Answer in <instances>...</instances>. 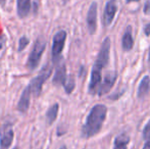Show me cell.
<instances>
[{
  "label": "cell",
  "instance_id": "ffe728a7",
  "mask_svg": "<svg viewBox=\"0 0 150 149\" xmlns=\"http://www.w3.org/2000/svg\"><path fill=\"white\" fill-rule=\"evenodd\" d=\"M143 139L145 141H150V119L147 121L144 129H143Z\"/></svg>",
  "mask_w": 150,
  "mask_h": 149
},
{
  "label": "cell",
  "instance_id": "8992f818",
  "mask_svg": "<svg viewBox=\"0 0 150 149\" xmlns=\"http://www.w3.org/2000/svg\"><path fill=\"white\" fill-rule=\"evenodd\" d=\"M117 11V0H108L105 4L104 11H103V26L108 27L111 25L115 13Z\"/></svg>",
  "mask_w": 150,
  "mask_h": 149
},
{
  "label": "cell",
  "instance_id": "e0dca14e",
  "mask_svg": "<svg viewBox=\"0 0 150 149\" xmlns=\"http://www.w3.org/2000/svg\"><path fill=\"white\" fill-rule=\"evenodd\" d=\"M58 109H59V105L58 103H54L48 108V110L46 112V121H47L48 125H52L54 121L57 119L58 114Z\"/></svg>",
  "mask_w": 150,
  "mask_h": 149
},
{
  "label": "cell",
  "instance_id": "3957f363",
  "mask_svg": "<svg viewBox=\"0 0 150 149\" xmlns=\"http://www.w3.org/2000/svg\"><path fill=\"white\" fill-rule=\"evenodd\" d=\"M46 48V41L43 38H38L35 41V44L33 45L30 54H29L28 61H27V66L29 70L34 71L38 68L39 62L42 58L44 51Z\"/></svg>",
  "mask_w": 150,
  "mask_h": 149
},
{
  "label": "cell",
  "instance_id": "2e32d148",
  "mask_svg": "<svg viewBox=\"0 0 150 149\" xmlns=\"http://www.w3.org/2000/svg\"><path fill=\"white\" fill-rule=\"evenodd\" d=\"M130 143V137L127 134L122 133L115 138L113 149H127Z\"/></svg>",
  "mask_w": 150,
  "mask_h": 149
},
{
  "label": "cell",
  "instance_id": "4316f807",
  "mask_svg": "<svg viewBox=\"0 0 150 149\" xmlns=\"http://www.w3.org/2000/svg\"><path fill=\"white\" fill-rule=\"evenodd\" d=\"M59 149H67V147H65V146L63 145V146H61V147H60Z\"/></svg>",
  "mask_w": 150,
  "mask_h": 149
},
{
  "label": "cell",
  "instance_id": "ac0fdd59",
  "mask_svg": "<svg viewBox=\"0 0 150 149\" xmlns=\"http://www.w3.org/2000/svg\"><path fill=\"white\" fill-rule=\"evenodd\" d=\"M63 87H64V90L67 94H71V92L74 91V89H75V87H76V82L73 76H69V77L67 78V82H65V84L63 85Z\"/></svg>",
  "mask_w": 150,
  "mask_h": 149
},
{
  "label": "cell",
  "instance_id": "7402d4cb",
  "mask_svg": "<svg viewBox=\"0 0 150 149\" xmlns=\"http://www.w3.org/2000/svg\"><path fill=\"white\" fill-rule=\"evenodd\" d=\"M144 33L146 36H149L150 35V24H147L146 26L144 27Z\"/></svg>",
  "mask_w": 150,
  "mask_h": 149
},
{
  "label": "cell",
  "instance_id": "5bb4252c",
  "mask_svg": "<svg viewBox=\"0 0 150 149\" xmlns=\"http://www.w3.org/2000/svg\"><path fill=\"white\" fill-rule=\"evenodd\" d=\"M31 8V0H16V11L21 18H27L30 13Z\"/></svg>",
  "mask_w": 150,
  "mask_h": 149
},
{
  "label": "cell",
  "instance_id": "4fadbf2b",
  "mask_svg": "<svg viewBox=\"0 0 150 149\" xmlns=\"http://www.w3.org/2000/svg\"><path fill=\"white\" fill-rule=\"evenodd\" d=\"M67 80V68H65V64L63 62H61L59 66H57L55 71V74L54 77L52 79V83L54 85H64L65 82Z\"/></svg>",
  "mask_w": 150,
  "mask_h": 149
},
{
  "label": "cell",
  "instance_id": "6da1fadb",
  "mask_svg": "<svg viewBox=\"0 0 150 149\" xmlns=\"http://www.w3.org/2000/svg\"><path fill=\"white\" fill-rule=\"evenodd\" d=\"M106 113L107 107L104 104H96L93 106L82 128V137L89 139L97 135L102 129V125L106 119Z\"/></svg>",
  "mask_w": 150,
  "mask_h": 149
},
{
  "label": "cell",
  "instance_id": "d4e9b609",
  "mask_svg": "<svg viewBox=\"0 0 150 149\" xmlns=\"http://www.w3.org/2000/svg\"><path fill=\"white\" fill-rule=\"evenodd\" d=\"M140 0H126V3H131V2H138Z\"/></svg>",
  "mask_w": 150,
  "mask_h": 149
},
{
  "label": "cell",
  "instance_id": "7a4b0ae2",
  "mask_svg": "<svg viewBox=\"0 0 150 149\" xmlns=\"http://www.w3.org/2000/svg\"><path fill=\"white\" fill-rule=\"evenodd\" d=\"M51 74H52V68L49 64H47V66H45L42 68L39 74L31 80V82L27 86V88L31 92L32 96H34V97L40 96L42 88H43V84L49 79Z\"/></svg>",
  "mask_w": 150,
  "mask_h": 149
},
{
  "label": "cell",
  "instance_id": "30bf717a",
  "mask_svg": "<svg viewBox=\"0 0 150 149\" xmlns=\"http://www.w3.org/2000/svg\"><path fill=\"white\" fill-rule=\"evenodd\" d=\"M14 138V132L11 126L5 125L0 133V149H8L11 146Z\"/></svg>",
  "mask_w": 150,
  "mask_h": 149
},
{
  "label": "cell",
  "instance_id": "277c9868",
  "mask_svg": "<svg viewBox=\"0 0 150 149\" xmlns=\"http://www.w3.org/2000/svg\"><path fill=\"white\" fill-rule=\"evenodd\" d=\"M65 40H67V32L63 30L58 31L55 35L53 36L52 40V58L53 61H57V59L60 57V54L64 47Z\"/></svg>",
  "mask_w": 150,
  "mask_h": 149
},
{
  "label": "cell",
  "instance_id": "5b68a950",
  "mask_svg": "<svg viewBox=\"0 0 150 149\" xmlns=\"http://www.w3.org/2000/svg\"><path fill=\"white\" fill-rule=\"evenodd\" d=\"M109 52H110V38L106 37L101 44V48L99 50L94 66L100 68H105L109 60Z\"/></svg>",
  "mask_w": 150,
  "mask_h": 149
},
{
  "label": "cell",
  "instance_id": "44dd1931",
  "mask_svg": "<svg viewBox=\"0 0 150 149\" xmlns=\"http://www.w3.org/2000/svg\"><path fill=\"white\" fill-rule=\"evenodd\" d=\"M143 11H144L145 14H150V0H147V1L145 2Z\"/></svg>",
  "mask_w": 150,
  "mask_h": 149
},
{
  "label": "cell",
  "instance_id": "9a60e30c",
  "mask_svg": "<svg viewBox=\"0 0 150 149\" xmlns=\"http://www.w3.org/2000/svg\"><path fill=\"white\" fill-rule=\"evenodd\" d=\"M150 89V77L149 76H144L143 79L141 80L140 85L138 87V91H137V96L138 98H144L145 96L148 94Z\"/></svg>",
  "mask_w": 150,
  "mask_h": 149
},
{
  "label": "cell",
  "instance_id": "7c38bea8",
  "mask_svg": "<svg viewBox=\"0 0 150 149\" xmlns=\"http://www.w3.org/2000/svg\"><path fill=\"white\" fill-rule=\"evenodd\" d=\"M122 46L124 51L129 52L133 49L134 47V39H133L132 35V27L128 26L127 29L125 30V33L122 38Z\"/></svg>",
  "mask_w": 150,
  "mask_h": 149
},
{
  "label": "cell",
  "instance_id": "484cf974",
  "mask_svg": "<svg viewBox=\"0 0 150 149\" xmlns=\"http://www.w3.org/2000/svg\"><path fill=\"white\" fill-rule=\"evenodd\" d=\"M148 62L150 64V46H149V50H148Z\"/></svg>",
  "mask_w": 150,
  "mask_h": 149
},
{
  "label": "cell",
  "instance_id": "83f0119b",
  "mask_svg": "<svg viewBox=\"0 0 150 149\" xmlns=\"http://www.w3.org/2000/svg\"><path fill=\"white\" fill-rule=\"evenodd\" d=\"M4 1H5V0H0V2H2V3H3Z\"/></svg>",
  "mask_w": 150,
  "mask_h": 149
},
{
  "label": "cell",
  "instance_id": "ba28073f",
  "mask_svg": "<svg viewBox=\"0 0 150 149\" xmlns=\"http://www.w3.org/2000/svg\"><path fill=\"white\" fill-rule=\"evenodd\" d=\"M117 74L115 71H110V72L107 73L104 77L103 83L101 84L98 89V92H97L98 95L102 96V95H104V94L108 93L111 90V88L113 87V85H115V81H117Z\"/></svg>",
  "mask_w": 150,
  "mask_h": 149
},
{
  "label": "cell",
  "instance_id": "8fae6325",
  "mask_svg": "<svg viewBox=\"0 0 150 149\" xmlns=\"http://www.w3.org/2000/svg\"><path fill=\"white\" fill-rule=\"evenodd\" d=\"M31 92L28 90V88H25L23 91L22 95L20 97V100L18 102V110L22 113H25L28 112L29 107H30V101H31Z\"/></svg>",
  "mask_w": 150,
  "mask_h": 149
},
{
  "label": "cell",
  "instance_id": "cb8c5ba5",
  "mask_svg": "<svg viewBox=\"0 0 150 149\" xmlns=\"http://www.w3.org/2000/svg\"><path fill=\"white\" fill-rule=\"evenodd\" d=\"M143 149H150V141H145Z\"/></svg>",
  "mask_w": 150,
  "mask_h": 149
},
{
  "label": "cell",
  "instance_id": "603a6c76",
  "mask_svg": "<svg viewBox=\"0 0 150 149\" xmlns=\"http://www.w3.org/2000/svg\"><path fill=\"white\" fill-rule=\"evenodd\" d=\"M4 42H5V39H4V37H0V50L2 49V47H3Z\"/></svg>",
  "mask_w": 150,
  "mask_h": 149
},
{
  "label": "cell",
  "instance_id": "d6986e66",
  "mask_svg": "<svg viewBox=\"0 0 150 149\" xmlns=\"http://www.w3.org/2000/svg\"><path fill=\"white\" fill-rule=\"evenodd\" d=\"M30 44V40H29L28 37L26 36H23L22 38L20 39V41H18V51L21 52L23 51V50L25 49V48L27 47V46Z\"/></svg>",
  "mask_w": 150,
  "mask_h": 149
},
{
  "label": "cell",
  "instance_id": "9c48e42d",
  "mask_svg": "<svg viewBox=\"0 0 150 149\" xmlns=\"http://www.w3.org/2000/svg\"><path fill=\"white\" fill-rule=\"evenodd\" d=\"M97 2H92L87 13V27L91 35H94L97 30Z\"/></svg>",
  "mask_w": 150,
  "mask_h": 149
},
{
  "label": "cell",
  "instance_id": "52a82bcc",
  "mask_svg": "<svg viewBox=\"0 0 150 149\" xmlns=\"http://www.w3.org/2000/svg\"><path fill=\"white\" fill-rule=\"evenodd\" d=\"M101 80H102V68L93 66L89 87H88L90 94H95L98 92V89L101 85Z\"/></svg>",
  "mask_w": 150,
  "mask_h": 149
}]
</instances>
